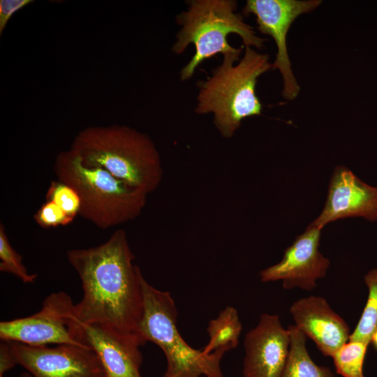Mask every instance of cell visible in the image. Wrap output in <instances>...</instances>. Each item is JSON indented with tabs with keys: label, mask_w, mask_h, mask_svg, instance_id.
I'll list each match as a JSON object with an SVG mask.
<instances>
[{
	"label": "cell",
	"mask_w": 377,
	"mask_h": 377,
	"mask_svg": "<svg viewBox=\"0 0 377 377\" xmlns=\"http://www.w3.org/2000/svg\"><path fill=\"white\" fill-rule=\"evenodd\" d=\"M46 200L57 205L72 220L80 213V198L74 188L60 181H52L46 193Z\"/></svg>",
	"instance_id": "obj_20"
},
{
	"label": "cell",
	"mask_w": 377,
	"mask_h": 377,
	"mask_svg": "<svg viewBox=\"0 0 377 377\" xmlns=\"http://www.w3.org/2000/svg\"><path fill=\"white\" fill-rule=\"evenodd\" d=\"M20 377H33L29 372L22 373Z\"/></svg>",
	"instance_id": "obj_25"
},
{
	"label": "cell",
	"mask_w": 377,
	"mask_h": 377,
	"mask_svg": "<svg viewBox=\"0 0 377 377\" xmlns=\"http://www.w3.org/2000/svg\"><path fill=\"white\" fill-rule=\"evenodd\" d=\"M77 273L83 297L74 306V319L138 333L143 311L142 279L126 232L115 230L104 243L67 251Z\"/></svg>",
	"instance_id": "obj_1"
},
{
	"label": "cell",
	"mask_w": 377,
	"mask_h": 377,
	"mask_svg": "<svg viewBox=\"0 0 377 377\" xmlns=\"http://www.w3.org/2000/svg\"><path fill=\"white\" fill-rule=\"evenodd\" d=\"M54 170L58 181L77 193L81 202L79 215L99 228L133 221L145 207L147 195L103 168L84 165L71 149L58 154Z\"/></svg>",
	"instance_id": "obj_4"
},
{
	"label": "cell",
	"mask_w": 377,
	"mask_h": 377,
	"mask_svg": "<svg viewBox=\"0 0 377 377\" xmlns=\"http://www.w3.org/2000/svg\"><path fill=\"white\" fill-rule=\"evenodd\" d=\"M18 364L15 356L12 350L10 343L6 341H1L0 343V377H3L5 374Z\"/></svg>",
	"instance_id": "obj_23"
},
{
	"label": "cell",
	"mask_w": 377,
	"mask_h": 377,
	"mask_svg": "<svg viewBox=\"0 0 377 377\" xmlns=\"http://www.w3.org/2000/svg\"><path fill=\"white\" fill-rule=\"evenodd\" d=\"M369 344L349 340L333 355L337 372L343 377H364V362Z\"/></svg>",
	"instance_id": "obj_18"
},
{
	"label": "cell",
	"mask_w": 377,
	"mask_h": 377,
	"mask_svg": "<svg viewBox=\"0 0 377 377\" xmlns=\"http://www.w3.org/2000/svg\"><path fill=\"white\" fill-rule=\"evenodd\" d=\"M77 340L96 355L105 377H142L140 347L146 341L138 333L127 332L101 323L75 320Z\"/></svg>",
	"instance_id": "obj_9"
},
{
	"label": "cell",
	"mask_w": 377,
	"mask_h": 377,
	"mask_svg": "<svg viewBox=\"0 0 377 377\" xmlns=\"http://www.w3.org/2000/svg\"><path fill=\"white\" fill-rule=\"evenodd\" d=\"M322 3L320 0H247L243 14L256 17L258 29L274 40L277 52L272 68L279 71L283 78V96L297 98L300 87L293 73L286 45L288 31L300 15L309 13Z\"/></svg>",
	"instance_id": "obj_8"
},
{
	"label": "cell",
	"mask_w": 377,
	"mask_h": 377,
	"mask_svg": "<svg viewBox=\"0 0 377 377\" xmlns=\"http://www.w3.org/2000/svg\"><path fill=\"white\" fill-rule=\"evenodd\" d=\"M321 230L309 225L285 250L278 263L260 272V281H281L283 288L286 290L294 288L313 290L316 281L326 275L330 264V260L319 250Z\"/></svg>",
	"instance_id": "obj_11"
},
{
	"label": "cell",
	"mask_w": 377,
	"mask_h": 377,
	"mask_svg": "<svg viewBox=\"0 0 377 377\" xmlns=\"http://www.w3.org/2000/svg\"><path fill=\"white\" fill-rule=\"evenodd\" d=\"M364 281L368 289L367 300L349 340L369 344L377 329V269L369 271L364 276Z\"/></svg>",
	"instance_id": "obj_17"
},
{
	"label": "cell",
	"mask_w": 377,
	"mask_h": 377,
	"mask_svg": "<svg viewBox=\"0 0 377 377\" xmlns=\"http://www.w3.org/2000/svg\"><path fill=\"white\" fill-rule=\"evenodd\" d=\"M352 217L377 221V187L364 183L346 167L338 165L330 180L325 206L309 225L323 229L327 223Z\"/></svg>",
	"instance_id": "obj_13"
},
{
	"label": "cell",
	"mask_w": 377,
	"mask_h": 377,
	"mask_svg": "<svg viewBox=\"0 0 377 377\" xmlns=\"http://www.w3.org/2000/svg\"><path fill=\"white\" fill-rule=\"evenodd\" d=\"M371 342L373 343L375 348L377 349V329L376 330V331L374 332V334L372 336Z\"/></svg>",
	"instance_id": "obj_24"
},
{
	"label": "cell",
	"mask_w": 377,
	"mask_h": 377,
	"mask_svg": "<svg viewBox=\"0 0 377 377\" xmlns=\"http://www.w3.org/2000/svg\"><path fill=\"white\" fill-rule=\"evenodd\" d=\"M33 2L31 0L0 1V34L4 30L11 16L17 10Z\"/></svg>",
	"instance_id": "obj_22"
},
{
	"label": "cell",
	"mask_w": 377,
	"mask_h": 377,
	"mask_svg": "<svg viewBox=\"0 0 377 377\" xmlns=\"http://www.w3.org/2000/svg\"><path fill=\"white\" fill-rule=\"evenodd\" d=\"M0 271L12 274L25 283H32L37 279L35 274H29L22 264V256L12 247L4 225L0 223Z\"/></svg>",
	"instance_id": "obj_19"
},
{
	"label": "cell",
	"mask_w": 377,
	"mask_h": 377,
	"mask_svg": "<svg viewBox=\"0 0 377 377\" xmlns=\"http://www.w3.org/2000/svg\"><path fill=\"white\" fill-rule=\"evenodd\" d=\"M244 377H281L286 366L290 334L279 316L263 313L257 325L244 338Z\"/></svg>",
	"instance_id": "obj_12"
},
{
	"label": "cell",
	"mask_w": 377,
	"mask_h": 377,
	"mask_svg": "<svg viewBox=\"0 0 377 377\" xmlns=\"http://www.w3.org/2000/svg\"><path fill=\"white\" fill-rule=\"evenodd\" d=\"M34 218L36 223L43 228L66 226L73 221L54 202L47 200L36 212Z\"/></svg>",
	"instance_id": "obj_21"
},
{
	"label": "cell",
	"mask_w": 377,
	"mask_h": 377,
	"mask_svg": "<svg viewBox=\"0 0 377 377\" xmlns=\"http://www.w3.org/2000/svg\"><path fill=\"white\" fill-rule=\"evenodd\" d=\"M242 329L237 309L231 306H226L216 318L209 321L207 328L209 341L202 351L210 354L219 349L229 351L236 348Z\"/></svg>",
	"instance_id": "obj_16"
},
{
	"label": "cell",
	"mask_w": 377,
	"mask_h": 377,
	"mask_svg": "<svg viewBox=\"0 0 377 377\" xmlns=\"http://www.w3.org/2000/svg\"><path fill=\"white\" fill-rule=\"evenodd\" d=\"M9 342L17 364L33 377H105L96 355L87 346Z\"/></svg>",
	"instance_id": "obj_10"
},
{
	"label": "cell",
	"mask_w": 377,
	"mask_h": 377,
	"mask_svg": "<svg viewBox=\"0 0 377 377\" xmlns=\"http://www.w3.org/2000/svg\"><path fill=\"white\" fill-rule=\"evenodd\" d=\"M290 313L294 325L313 340L325 356L332 357L349 341L348 324L323 297L311 295L294 302Z\"/></svg>",
	"instance_id": "obj_14"
},
{
	"label": "cell",
	"mask_w": 377,
	"mask_h": 377,
	"mask_svg": "<svg viewBox=\"0 0 377 377\" xmlns=\"http://www.w3.org/2000/svg\"><path fill=\"white\" fill-rule=\"evenodd\" d=\"M188 8L177 17L182 27L172 46L175 54H181L188 45L193 44L195 52L180 73L181 80L191 78L198 66L217 54L234 53L242 48L232 47L227 38L230 34L239 35L245 47L262 48L267 39L258 37L253 28L246 23L242 15L236 13L233 0H192Z\"/></svg>",
	"instance_id": "obj_5"
},
{
	"label": "cell",
	"mask_w": 377,
	"mask_h": 377,
	"mask_svg": "<svg viewBox=\"0 0 377 377\" xmlns=\"http://www.w3.org/2000/svg\"><path fill=\"white\" fill-rule=\"evenodd\" d=\"M71 149L84 165L103 168L147 195L163 179L161 158L154 142L127 126L87 127L74 138Z\"/></svg>",
	"instance_id": "obj_2"
},
{
	"label": "cell",
	"mask_w": 377,
	"mask_h": 377,
	"mask_svg": "<svg viewBox=\"0 0 377 377\" xmlns=\"http://www.w3.org/2000/svg\"><path fill=\"white\" fill-rule=\"evenodd\" d=\"M288 330L290 349L281 377H335L330 368L318 366L311 359L304 333L293 325H289Z\"/></svg>",
	"instance_id": "obj_15"
},
{
	"label": "cell",
	"mask_w": 377,
	"mask_h": 377,
	"mask_svg": "<svg viewBox=\"0 0 377 377\" xmlns=\"http://www.w3.org/2000/svg\"><path fill=\"white\" fill-rule=\"evenodd\" d=\"M143 311L138 334L156 344L164 353L167 369L163 377H224L221 361L228 350L210 354L189 346L177 326V310L169 292L156 289L142 279Z\"/></svg>",
	"instance_id": "obj_6"
},
{
	"label": "cell",
	"mask_w": 377,
	"mask_h": 377,
	"mask_svg": "<svg viewBox=\"0 0 377 377\" xmlns=\"http://www.w3.org/2000/svg\"><path fill=\"white\" fill-rule=\"evenodd\" d=\"M242 51L223 55L221 65L206 80L198 82L195 112L214 114V124L223 138H230L243 119L262 114L263 105L256 94L258 77L272 68L269 56L246 47Z\"/></svg>",
	"instance_id": "obj_3"
},
{
	"label": "cell",
	"mask_w": 377,
	"mask_h": 377,
	"mask_svg": "<svg viewBox=\"0 0 377 377\" xmlns=\"http://www.w3.org/2000/svg\"><path fill=\"white\" fill-rule=\"evenodd\" d=\"M74 306L66 293H52L45 299L41 309L33 315L1 321V341L33 346L49 344L86 346L75 336Z\"/></svg>",
	"instance_id": "obj_7"
}]
</instances>
